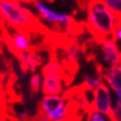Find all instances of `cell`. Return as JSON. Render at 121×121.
<instances>
[{"instance_id":"obj_1","label":"cell","mask_w":121,"mask_h":121,"mask_svg":"<svg viewBox=\"0 0 121 121\" xmlns=\"http://www.w3.org/2000/svg\"><path fill=\"white\" fill-rule=\"evenodd\" d=\"M118 25H120V17L109 10L101 0L89 1L86 26L93 37L97 39L109 37Z\"/></svg>"},{"instance_id":"obj_2","label":"cell","mask_w":121,"mask_h":121,"mask_svg":"<svg viewBox=\"0 0 121 121\" xmlns=\"http://www.w3.org/2000/svg\"><path fill=\"white\" fill-rule=\"evenodd\" d=\"M0 19L15 29L28 30L37 20L32 12L19 1L0 0Z\"/></svg>"},{"instance_id":"obj_3","label":"cell","mask_w":121,"mask_h":121,"mask_svg":"<svg viewBox=\"0 0 121 121\" xmlns=\"http://www.w3.org/2000/svg\"><path fill=\"white\" fill-rule=\"evenodd\" d=\"M32 4L38 16L48 25L58 29H63L65 31H68L73 27L74 20L70 15L52 9L41 0H32Z\"/></svg>"},{"instance_id":"obj_4","label":"cell","mask_w":121,"mask_h":121,"mask_svg":"<svg viewBox=\"0 0 121 121\" xmlns=\"http://www.w3.org/2000/svg\"><path fill=\"white\" fill-rule=\"evenodd\" d=\"M40 113L51 121L66 120L69 116V108L66 98L60 95H43L40 101Z\"/></svg>"},{"instance_id":"obj_5","label":"cell","mask_w":121,"mask_h":121,"mask_svg":"<svg viewBox=\"0 0 121 121\" xmlns=\"http://www.w3.org/2000/svg\"><path fill=\"white\" fill-rule=\"evenodd\" d=\"M100 62L101 69H106L109 67L117 66L121 62V52L118 42L113 38H103L100 44Z\"/></svg>"},{"instance_id":"obj_6","label":"cell","mask_w":121,"mask_h":121,"mask_svg":"<svg viewBox=\"0 0 121 121\" xmlns=\"http://www.w3.org/2000/svg\"><path fill=\"white\" fill-rule=\"evenodd\" d=\"M112 100H113L112 90L106 83L100 84L99 87L92 90L91 107L93 110H98L103 113L110 114Z\"/></svg>"},{"instance_id":"obj_7","label":"cell","mask_w":121,"mask_h":121,"mask_svg":"<svg viewBox=\"0 0 121 121\" xmlns=\"http://www.w3.org/2000/svg\"><path fill=\"white\" fill-rule=\"evenodd\" d=\"M6 41L9 48L16 55L22 51H26L28 49H31V40H30V36L27 32V30L16 29V31L8 35Z\"/></svg>"},{"instance_id":"obj_8","label":"cell","mask_w":121,"mask_h":121,"mask_svg":"<svg viewBox=\"0 0 121 121\" xmlns=\"http://www.w3.org/2000/svg\"><path fill=\"white\" fill-rule=\"evenodd\" d=\"M17 56L20 61L21 68L27 72H35L38 69V67L41 66V63H42L41 56L31 49L20 52Z\"/></svg>"},{"instance_id":"obj_9","label":"cell","mask_w":121,"mask_h":121,"mask_svg":"<svg viewBox=\"0 0 121 121\" xmlns=\"http://www.w3.org/2000/svg\"><path fill=\"white\" fill-rule=\"evenodd\" d=\"M103 78V83H106L113 91L121 89V66H112L106 69H101Z\"/></svg>"},{"instance_id":"obj_10","label":"cell","mask_w":121,"mask_h":121,"mask_svg":"<svg viewBox=\"0 0 121 121\" xmlns=\"http://www.w3.org/2000/svg\"><path fill=\"white\" fill-rule=\"evenodd\" d=\"M63 78L58 76H42V84H41V91L43 95H60L62 92Z\"/></svg>"},{"instance_id":"obj_11","label":"cell","mask_w":121,"mask_h":121,"mask_svg":"<svg viewBox=\"0 0 121 121\" xmlns=\"http://www.w3.org/2000/svg\"><path fill=\"white\" fill-rule=\"evenodd\" d=\"M103 83V78L101 71L97 73H86L83 76V87L89 91H92L93 89L99 87Z\"/></svg>"},{"instance_id":"obj_12","label":"cell","mask_w":121,"mask_h":121,"mask_svg":"<svg viewBox=\"0 0 121 121\" xmlns=\"http://www.w3.org/2000/svg\"><path fill=\"white\" fill-rule=\"evenodd\" d=\"M112 95H113V100H112L110 116L112 118V120L120 121L121 120V89L113 90Z\"/></svg>"},{"instance_id":"obj_13","label":"cell","mask_w":121,"mask_h":121,"mask_svg":"<svg viewBox=\"0 0 121 121\" xmlns=\"http://www.w3.org/2000/svg\"><path fill=\"white\" fill-rule=\"evenodd\" d=\"M42 76H47V74H51V76H58V77L63 78V68L57 60H50L46 66H43L42 71H41Z\"/></svg>"},{"instance_id":"obj_14","label":"cell","mask_w":121,"mask_h":121,"mask_svg":"<svg viewBox=\"0 0 121 121\" xmlns=\"http://www.w3.org/2000/svg\"><path fill=\"white\" fill-rule=\"evenodd\" d=\"M104 6L109 10H111L114 15L120 17L121 15V0H101Z\"/></svg>"},{"instance_id":"obj_15","label":"cell","mask_w":121,"mask_h":121,"mask_svg":"<svg viewBox=\"0 0 121 121\" xmlns=\"http://www.w3.org/2000/svg\"><path fill=\"white\" fill-rule=\"evenodd\" d=\"M41 84H42V74L38 72H33V74L30 78V89L32 92L40 91Z\"/></svg>"},{"instance_id":"obj_16","label":"cell","mask_w":121,"mask_h":121,"mask_svg":"<svg viewBox=\"0 0 121 121\" xmlns=\"http://www.w3.org/2000/svg\"><path fill=\"white\" fill-rule=\"evenodd\" d=\"M89 121H112L110 114L103 113L101 111L98 110H92L88 116Z\"/></svg>"},{"instance_id":"obj_17","label":"cell","mask_w":121,"mask_h":121,"mask_svg":"<svg viewBox=\"0 0 121 121\" xmlns=\"http://www.w3.org/2000/svg\"><path fill=\"white\" fill-rule=\"evenodd\" d=\"M79 48L77 46H71V47L67 48L66 50V56H67V59L69 60V61H77L78 58H79Z\"/></svg>"},{"instance_id":"obj_18","label":"cell","mask_w":121,"mask_h":121,"mask_svg":"<svg viewBox=\"0 0 121 121\" xmlns=\"http://www.w3.org/2000/svg\"><path fill=\"white\" fill-rule=\"evenodd\" d=\"M111 37L113 38V39L117 41V42H119V41L121 40V27H120V25H118V26L113 29V31H112V35H111Z\"/></svg>"},{"instance_id":"obj_19","label":"cell","mask_w":121,"mask_h":121,"mask_svg":"<svg viewBox=\"0 0 121 121\" xmlns=\"http://www.w3.org/2000/svg\"><path fill=\"white\" fill-rule=\"evenodd\" d=\"M19 118L21 119V120H28L29 119V114L27 111H21L20 113H19Z\"/></svg>"},{"instance_id":"obj_20","label":"cell","mask_w":121,"mask_h":121,"mask_svg":"<svg viewBox=\"0 0 121 121\" xmlns=\"http://www.w3.org/2000/svg\"><path fill=\"white\" fill-rule=\"evenodd\" d=\"M12 1H19V2H32V0H12Z\"/></svg>"},{"instance_id":"obj_21","label":"cell","mask_w":121,"mask_h":121,"mask_svg":"<svg viewBox=\"0 0 121 121\" xmlns=\"http://www.w3.org/2000/svg\"><path fill=\"white\" fill-rule=\"evenodd\" d=\"M41 1H43V2H46V4H52L55 0H41Z\"/></svg>"}]
</instances>
